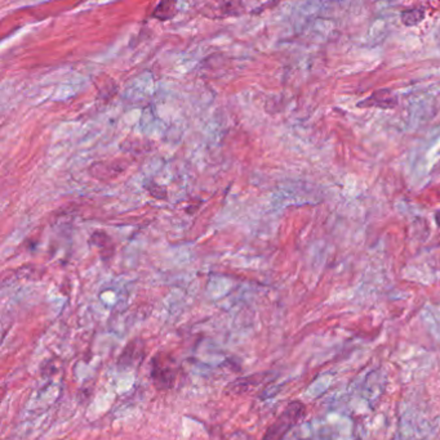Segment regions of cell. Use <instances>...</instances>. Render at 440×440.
Returning <instances> with one entry per match:
<instances>
[{"mask_svg":"<svg viewBox=\"0 0 440 440\" xmlns=\"http://www.w3.org/2000/svg\"><path fill=\"white\" fill-rule=\"evenodd\" d=\"M305 415V406L301 402H292L277 417V421L270 426L263 437V440H280L294 425L297 424Z\"/></svg>","mask_w":440,"mask_h":440,"instance_id":"1","label":"cell"},{"mask_svg":"<svg viewBox=\"0 0 440 440\" xmlns=\"http://www.w3.org/2000/svg\"><path fill=\"white\" fill-rule=\"evenodd\" d=\"M373 106V107H383V108H392L395 104H397V99L394 98L390 90H377L372 96L369 97L368 99H366L363 104H359V106Z\"/></svg>","mask_w":440,"mask_h":440,"instance_id":"2","label":"cell"},{"mask_svg":"<svg viewBox=\"0 0 440 440\" xmlns=\"http://www.w3.org/2000/svg\"><path fill=\"white\" fill-rule=\"evenodd\" d=\"M153 15L160 21L171 20L176 15V0H160Z\"/></svg>","mask_w":440,"mask_h":440,"instance_id":"3","label":"cell"},{"mask_svg":"<svg viewBox=\"0 0 440 440\" xmlns=\"http://www.w3.org/2000/svg\"><path fill=\"white\" fill-rule=\"evenodd\" d=\"M425 17L424 8H409L407 10H404L401 13V21L406 26H415V24H420Z\"/></svg>","mask_w":440,"mask_h":440,"instance_id":"4","label":"cell"},{"mask_svg":"<svg viewBox=\"0 0 440 440\" xmlns=\"http://www.w3.org/2000/svg\"><path fill=\"white\" fill-rule=\"evenodd\" d=\"M243 6L240 0H221V10L225 16H237L242 13Z\"/></svg>","mask_w":440,"mask_h":440,"instance_id":"5","label":"cell"},{"mask_svg":"<svg viewBox=\"0 0 440 440\" xmlns=\"http://www.w3.org/2000/svg\"><path fill=\"white\" fill-rule=\"evenodd\" d=\"M436 222H438V225H440V210L438 211V214H436Z\"/></svg>","mask_w":440,"mask_h":440,"instance_id":"6","label":"cell"}]
</instances>
